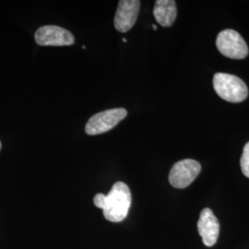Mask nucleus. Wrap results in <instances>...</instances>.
<instances>
[{
  "label": "nucleus",
  "instance_id": "obj_1",
  "mask_svg": "<svg viewBox=\"0 0 249 249\" xmlns=\"http://www.w3.org/2000/svg\"><path fill=\"white\" fill-rule=\"evenodd\" d=\"M93 203L103 210L107 221L120 223L126 218L131 206L129 187L123 182H116L107 195L96 194L93 197Z\"/></svg>",
  "mask_w": 249,
  "mask_h": 249
},
{
  "label": "nucleus",
  "instance_id": "obj_2",
  "mask_svg": "<svg viewBox=\"0 0 249 249\" xmlns=\"http://www.w3.org/2000/svg\"><path fill=\"white\" fill-rule=\"evenodd\" d=\"M213 88L221 98L230 103H240L249 95L247 84L240 78L228 73L214 75Z\"/></svg>",
  "mask_w": 249,
  "mask_h": 249
},
{
  "label": "nucleus",
  "instance_id": "obj_3",
  "mask_svg": "<svg viewBox=\"0 0 249 249\" xmlns=\"http://www.w3.org/2000/svg\"><path fill=\"white\" fill-rule=\"evenodd\" d=\"M216 46L220 53L231 59H244L249 54V46L243 37L234 30H224L216 39Z\"/></svg>",
  "mask_w": 249,
  "mask_h": 249
},
{
  "label": "nucleus",
  "instance_id": "obj_4",
  "mask_svg": "<svg viewBox=\"0 0 249 249\" xmlns=\"http://www.w3.org/2000/svg\"><path fill=\"white\" fill-rule=\"evenodd\" d=\"M127 115L124 108H114L100 112L91 116L85 126V132L89 136L106 133L114 128Z\"/></svg>",
  "mask_w": 249,
  "mask_h": 249
},
{
  "label": "nucleus",
  "instance_id": "obj_5",
  "mask_svg": "<svg viewBox=\"0 0 249 249\" xmlns=\"http://www.w3.org/2000/svg\"><path fill=\"white\" fill-rule=\"evenodd\" d=\"M200 171L201 165L196 160L192 159L179 160L170 171V184L176 188H186L197 178Z\"/></svg>",
  "mask_w": 249,
  "mask_h": 249
},
{
  "label": "nucleus",
  "instance_id": "obj_6",
  "mask_svg": "<svg viewBox=\"0 0 249 249\" xmlns=\"http://www.w3.org/2000/svg\"><path fill=\"white\" fill-rule=\"evenodd\" d=\"M35 38L36 43L42 46H65L75 43V38L70 31L54 25H45L39 28L36 31Z\"/></svg>",
  "mask_w": 249,
  "mask_h": 249
},
{
  "label": "nucleus",
  "instance_id": "obj_7",
  "mask_svg": "<svg viewBox=\"0 0 249 249\" xmlns=\"http://www.w3.org/2000/svg\"><path fill=\"white\" fill-rule=\"evenodd\" d=\"M141 8L139 0H121L118 2L114 18L115 28L120 33L129 31L137 21Z\"/></svg>",
  "mask_w": 249,
  "mask_h": 249
},
{
  "label": "nucleus",
  "instance_id": "obj_8",
  "mask_svg": "<svg viewBox=\"0 0 249 249\" xmlns=\"http://www.w3.org/2000/svg\"><path fill=\"white\" fill-rule=\"evenodd\" d=\"M197 230L206 247L215 245L220 233V223L211 209L205 208L200 213Z\"/></svg>",
  "mask_w": 249,
  "mask_h": 249
},
{
  "label": "nucleus",
  "instance_id": "obj_9",
  "mask_svg": "<svg viewBox=\"0 0 249 249\" xmlns=\"http://www.w3.org/2000/svg\"><path fill=\"white\" fill-rule=\"evenodd\" d=\"M153 15L160 26H172L178 15L176 1L157 0L153 9Z\"/></svg>",
  "mask_w": 249,
  "mask_h": 249
},
{
  "label": "nucleus",
  "instance_id": "obj_10",
  "mask_svg": "<svg viewBox=\"0 0 249 249\" xmlns=\"http://www.w3.org/2000/svg\"><path fill=\"white\" fill-rule=\"evenodd\" d=\"M240 165L243 174L249 178V142L247 143L244 147L243 154L241 156Z\"/></svg>",
  "mask_w": 249,
  "mask_h": 249
},
{
  "label": "nucleus",
  "instance_id": "obj_11",
  "mask_svg": "<svg viewBox=\"0 0 249 249\" xmlns=\"http://www.w3.org/2000/svg\"><path fill=\"white\" fill-rule=\"evenodd\" d=\"M152 28H153V30H157V27H156V25H152Z\"/></svg>",
  "mask_w": 249,
  "mask_h": 249
},
{
  "label": "nucleus",
  "instance_id": "obj_12",
  "mask_svg": "<svg viewBox=\"0 0 249 249\" xmlns=\"http://www.w3.org/2000/svg\"><path fill=\"white\" fill-rule=\"evenodd\" d=\"M0 149H1V142H0Z\"/></svg>",
  "mask_w": 249,
  "mask_h": 249
}]
</instances>
